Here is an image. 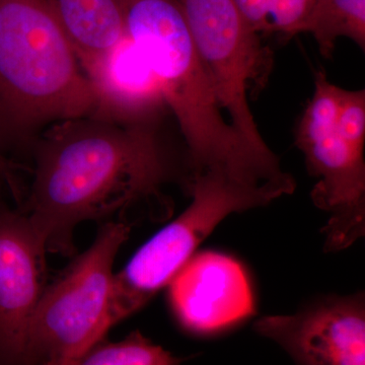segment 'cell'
<instances>
[{
	"mask_svg": "<svg viewBox=\"0 0 365 365\" xmlns=\"http://www.w3.org/2000/svg\"><path fill=\"white\" fill-rule=\"evenodd\" d=\"M160 123L122 124L93 116L57 122L33 144V181L20 210L46 251L71 257L86 222H118L138 210L162 222L172 215L165 187L189 192L191 170L160 133ZM131 225V223H130Z\"/></svg>",
	"mask_w": 365,
	"mask_h": 365,
	"instance_id": "cell-1",
	"label": "cell"
},
{
	"mask_svg": "<svg viewBox=\"0 0 365 365\" xmlns=\"http://www.w3.org/2000/svg\"><path fill=\"white\" fill-rule=\"evenodd\" d=\"M176 1L228 122L256 150L271 153L249 101L258 97L269 83L272 50L264 45L232 0Z\"/></svg>",
	"mask_w": 365,
	"mask_h": 365,
	"instance_id": "cell-6",
	"label": "cell"
},
{
	"mask_svg": "<svg viewBox=\"0 0 365 365\" xmlns=\"http://www.w3.org/2000/svg\"><path fill=\"white\" fill-rule=\"evenodd\" d=\"M131 227L124 222L104 223L90 248L46 285L31 326V365H76L106 339L113 328V267Z\"/></svg>",
	"mask_w": 365,
	"mask_h": 365,
	"instance_id": "cell-5",
	"label": "cell"
},
{
	"mask_svg": "<svg viewBox=\"0 0 365 365\" xmlns=\"http://www.w3.org/2000/svg\"><path fill=\"white\" fill-rule=\"evenodd\" d=\"M24 182L18 174V165L0 153V192L16 198L23 191Z\"/></svg>",
	"mask_w": 365,
	"mask_h": 365,
	"instance_id": "cell-18",
	"label": "cell"
},
{
	"mask_svg": "<svg viewBox=\"0 0 365 365\" xmlns=\"http://www.w3.org/2000/svg\"><path fill=\"white\" fill-rule=\"evenodd\" d=\"M281 185L252 186L222 172L192 177L188 207L145 242L113 278L110 319L113 327L145 307L169 287L201 242L232 213L262 207L294 193Z\"/></svg>",
	"mask_w": 365,
	"mask_h": 365,
	"instance_id": "cell-4",
	"label": "cell"
},
{
	"mask_svg": "<svg viewBox=\"0 0 365 365\" xmlns=\"http://www.w3.org/2000/svg\"><path fill=\"white\" fill-rule=\"evenodd\" d=\"M81 69L126 37L118 0H45Z\"/></svg>",
	"mask_w": 365,
	"mask_h": 365,
	"instance_id": "cell-12",
	"label": "cell"
},
{
	"mask_svg": "<svg viewBox=\"0 0 365 365\" xmlns=\"http://www.w3.org/2000/svg\"><path fill=\"white\" fill-rule=\"evenodd\" d=\"M46 253L26 215L0 198V365H31V326L47 285Z\"/></svg>",
	"mask_w": 365,
	"mask_h": 365,
	"instance_id": "cell-8",
	"label": "cell"
},
{
	"mask_svg": "<svg viewBox=\"0 0 365 365\" xmlns=\"http://www.w3.org/2000/svg\"><path fill=\"white\" fill-rule=\"evenodd\" d=\"M249 26L256 32L272 33L270 24V0H232Z\"/></svg>",
	"mask_w": 365,
	"mask_h": 365,
	"instance_id": "cell-17",
	"label": "cell"
},
{
	"mask_svg": "<svg viewBox=\"0 0 365 365\" xmlns=\"http://www.w3.org/2000/svg\"><path fill=\"white\" fill-rule=\"evenodd\" d=\"M254 329L297 365H365L364 294L323 297L297 314L263 317Z\"/></svg>",
	"mask_w": 365,
	"mask_h": 365,
	"instance_id": "cell-9",
	"label": "cell"
},
{
	"mask_svg": "<svg viewBox=\"0 0 365 365\" xmlns=\"http://www.w3.org/2000/svg\"><path fill=\"white\" fill-rule=\"evenodd\" d=\"M317 0H270L272 33L292 38L302 33Z\"/></svg>",
	"mask_w": 365,
	"mask_h": 365,
	"instance_id": "cell-16",
	"label": "cell"
},
{
	"mask_svg": "<svg viewBox=\"0 0 365 365\" xmlns=\"http://www.w3.org/2000/svg\"><path fill=\"white\" fill-rule=\"evenodd\" d=\"M169 287L175 318L185 332L196 337L227 332L255 313L244 268L225 254H194Z\"/></svg>",
	"mask_w": 365,
	"mask_h": 365,
	"instance_id": "cell-10",
	"label": "cell"
},
{
	"mask_svg": "<svg viewBox=\"0 0 365 365\" xmlns=\"http://www.w3.org/2000/svg\"><path fill=\"white\" fill-rule=\"evenodd\" d=\"M95 98L91 116L122 124L160 123L170 113L160 81L128 36L83 69Z\"/></svg>",
	"mask_w": 365,
	"mask_h": 365,
	"instance_id": "cell-11",
	"label": "cell"
},
{
	"mask_svg": "<svg viewBox=\"0 0 365 365\" xmlns=\"http://www.w3.org/2000/svg\"><path fill=\"white\" fill-rule=\"evenodd\" d=\"M185 360L134 331L118 342L100 341L76 365H181Z\"/></svg>",
	"mask_w": 365,
	"mask_h": 365,
	"instance_id": "cell-14",
	"label": "cell"
},
{
	"mask_svg": "<svg viewBox=\"0 0 365 365\" xmlns=\"http://www.w3.org/2000/svg\"><path fill=\"white\" fill-rule=\"evenodd\" d=\"M341 91L325 71L317 72L313 97L295 131L307 172L318 180L312 200L330 215L323 228L327 252L347 249L365 235L364 155L355 153L338 131Z\"/></svg>",
	"mask_w": 365,
	"mask_h": 365,
	"instance_id": "cell-7",
	"label": "cell"
},
{
	"mask_svg": "<svg viewBox=\"0 0 365 365\" xmlns=\"http://www.w3.org/2000/svg\"><path fill=\"white\" fill-rule=\"evenodd\" d=\"M126 35L155 74L187 145L192 177L222 172L252 186L290 184L277 155L256 150L222 116L176 0H118Z\"/></svg>",
	"mask_w": 365,
	"mask_h": 365,
	"instance_id": "cell-2",
	"label": "cell"
},
{
	"mask_svg": "<svg viewBox=\"0 0 365 365\" xmlns=\"http://www.w3.org/2000/svg\"><path fill=\"white\" fill-rule=\"evenodd\" d=\"M337 128L355 153L364 155L365 90L342 88L337 115Z\"/></svg>",
	"mask_w": 365,
	"mask_h": 365,
	"instance_id": "cell-15",
	"label": "cell"
},
{
	"mask_svg": "<svg viewBox=\"0 0 365 365\" xmlns=\"http://www.w3.org/2000/svg\"><path fill=\"white\" fill-rule=\"evenodd\" d=\"M93 110L90 83L45 0H0V153L16 163L47 127Z\"/></svg>",
	"mask_w": 365,
	"mask_h": 365,
	"instance_id": "cell-3",
	"label": "cell"
},
{
	"mask_svg": "<svg viewBox=\"0 0 365 365\" xmlns=\"http://www.w3.org/2000/svg\"><path fill=\"white\" fill-rule=\"evenodd\" d=\"M302 33L313 35L324 58L345 37L365 50V0H317Z\"/></svg>",
	"mask_w": 365,
	"mask_h": 365,
	"instance_id": "cell-13",
	"label": "cell"
}]
</instances>
